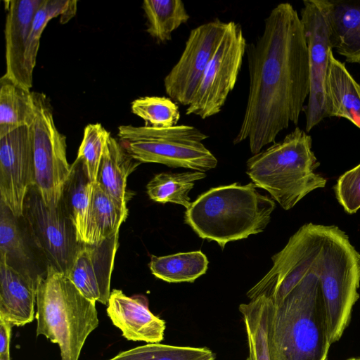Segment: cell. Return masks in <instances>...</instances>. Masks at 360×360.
<instances>
[{
    "label": "cell",
    "instance_id": "cell-1",
    "mask_svg": "<svg viewBox=\"0 0 360 360\" xmlns=\"http://www.w3.org/2000/svg\"><path fill=\"white\" fill-rule=\"evenodd\" d=\"M249 89L244 116L233 139H248L255 155L275 142L290 122L297 124L309 94L307 41L297 11L276 5L264 19L262 34L246 47Z\"/></svg>",
    "mask_w": 360,
    "mask_h": 360
},
{
    "label": "cell",
    "instance_id": "cell-2",
    "mask_svg": "<svg viewBox=\"0 0 360 360\" xmlns=\"http://www.w3.org/2000/svg\"><path fill=\"white\" fill-rule=\"evenodd\" d=\"M254 183L212 188L186 209L184 221L202 239L223 249L231 241L262 232L275 209L274 200L261 194Z\"/></svg>",
    "mask_w": 360,
    "mask_h": 360
},
{
    "label": "cell",
    "instance_id": "cell-3",
    "mask_svg": "<svg viewBox=\"0 0 360 360\" xmlns=\"http://www.w3.org/2000/svg\"><path fill=\"white\" fill-rule=\"evenodd\" d=\"M35 317L37 336L58 344L61 360H78L86 338L98 326L96 302L50 265L37 277Z\"/></svg>",
    "mask_w": 360,
    "mask_h": 360
},
{
    "label": "cell",
    "instance_id": "cell-4",
    "mask_svg": "<svg viewBox=\"0 0 360 360\" xmlns=\"http://www.w3.org/2000/svg\"><path fill=\"white\" fill-rule=\"evenodd\" d=\"M311 143V137L296 127L282 141L249 158L246 173L256 186L268 191L284 210H290L326 184V179L314 172L320 163Z\"/></svg>",
    "mask_w": 360,
    "mask_h": 360
},
{
    "label": "cell",
    "instance_id": "cell-5",
    "mask_svg": "<svg viewBox=\"0 0 360 360\" xmlns=\"http://www.w3.org/2000/svg\"><path fill=\"white\" fill-rule=\"evenodd\" d=\"M119 141L127 153L141 163L206 172L217 160L202 141L208 136L198 128L177 124L169 128L120 125Z\"/></svg>",
    "mask_w": 360,
    "mask_h": 360
},
{
    "label": "cell",
    "instance_id": "cell-6",
    "mask_svg": "<svg viewBox=\"0 0 360 360\" xmlns=\"http://www.w3.org/2000/svg\"><path fill=\"white\" fill-rule=\"evenodd\" d=\"M34 118L29 127L32 140L34 184L47 206L57 205L71 172L66 137L57 129L46 96L32 91Z\"/></svg>",
    "mask_w": 360,
    "mask_h": 360
},
{
    "label": "cell",
    "instance_id": "cell-7",
    "mask_svg": "<svg viewBox=\"0 0 360 360\" xmlns=\"http://www.w3.org/2000/svg\"><path fill=\"white\" fill-rule=\"evenodd\" d=\"M22 218L46 266L67 275L82 243L62 200L56 206H47L32 186L25 200Z\"/></svg>",
    "mask_w": 360,
    "mask_h": 360
},
{
    "label": "cell",
    "instance_id": "cell-8",
    "mask_svg": "<svg viewBox=\"0 0 360 360\" xmlns=\"http://www.w3.org/2000/svg\"><path fill=\"white\" fill-rule=\"evenodd\" d=\"M247 45L241 25L234 21L228 22L221 40L186 110L187 115L206 119L220 112L237 82Z\"/></svg>",
    "mask_w": 360,
    "mask_h": 360
},
{
    "label": "cell",
    "instance_id": "cell-9",
    "mask_svg": "<svg viewBox=\"0 0 360 360\" xmlns=\"http://www.w3.org/2000/svg\"><path fill=\"white\" fill-rule=\"evenodd\" d=\"M300 20L307 41L309 94L306 108V132L328 117L325 84L333 51L328 21L321 0H305Z\"/></svg>",
    "mask_w": 360,
    "mask_h": 360
},
{
    "label": "cell",
    "instance_id": "cell-10",
    "mask_svg": "<svg viewBox=\"0 0 360 360\" xmlns=\"http://www.w3.org/2000/svg\"><path fill=\"white\" fill-rule=\"evenodd\" d=\"M227 24L216 18L191 31L179 60L164 79L166 94L176 103H191Z\"/></svg>",
    "mask_w": 360,
    "mask_h": 360
},
{
    "label": "cell",
    "instance_id": "cell-11",
    "mask_svg": "<svg viewBox=\"0 0 360 360\" xmlns=\"http://www.w3.org/2000/svg\"><path fill=\"white\" fill-rule=\"evenodd\" d=\"M34 184L32 140L29 127L0 137V197L17 217H21L25 198Z\"/></svg>",
    "mask_w": 360,
    "mask_h": 360
},
{
    "label": "cell",
    "instance_id": "cell-12",
    "mask_svg": "<svg viewBox=\"0 0 360 360\" xmlns=\"http://www.w3.org/2000/svg\"><path fill=\"white\" fill-rule=\"evenodd\" d=\"M119 232L94 244L82 243L67 274L81 294L92 302L106 304L119 247Z\"/></svg>",
    "mask_w": 360,
    "mask_h": 360
},
{
    "label": "cell",
    "instance_id": "cell-13",
    "mask_svg": "<svg viewBox=\"0 0 360 360\" xmlns=\"http://www.w3.org/2000/svg\"><path fill=\"white\" fill-rule=\"evenodd\" d=\"M44 0H11L6 6L5 56L6 75L15 82L30 89L33 79L27 73L25 54L32 22Z\"/></svg>",
    "mask_w": 360,
    "mask_h": 360
},
{
    "label": "cell",
    "instance_id": "cell-14",
    "mask_svg": "<svg viewBox=\"0 0 360 360\" xmlns=\"http://www.w3.org/2000/svg\"><path fill=\"white\" fill-rule=\"evenodd\" d=\"M106 311L128 340L159 343L164 338L165 321L150 311L144 295L128 297L121 290L113 289Z\"/></svg>",
    "mask_w": 360,
    "mask_h": 360
},
{
    "label": "cell",
    "instance_id": "cell-15",
    "mask_svg": "<svg viewBox=\"0 0 360 360\" xmlns=\"http://www.w3.org/2000/svg\"><path fill=\"white\" fill-rule=\"evenodd\" d=\"M37 293V279L16 270L0 257V318L17 326L32 322Z\"/></svg>",
    "mask_w": 360,
    "mask_h": 360
},
{
    "label": "cell",
    "instance_id": "cell-16",
    "mask_svg": "<svg viewBox=\"0 0 360 360\" xmlns=\"http://www.w3.org/2000/svg\"><path fill=\"white\" fill-rule=\"evenodd\" d=\"M321 1L332 48L347 62L360 65V1Z\"/></svg>",
    "mask_w": 360,
    "mask_h": 360
},
{
    "label": "cell",
    "instance_id": "cell-17",
    "mask_svg": "<svg viewBox=\"0 0 360 360\" xmlns=\"http://www.w3.org/2000/svg\"><path fill=\"white\" fill-rule=\"evenodd\" d=\"M325 91L328 117L347 119L360 129V84L345 63L334 57L333 51L330 54Z\"/></svg>",
    "mask_w": 360,
    "mask_h": 360
},
{
    "label": "cell",
    "instance_id": "cell-18",
    "mask_svg": "<svg viewBox=\"0 0 360 360\" xmlns=\"http://www.w3.org/2000/svg\"><path fill=\"white\" fill-rule=\"evenodd\" d=\"M141 162L133 159L116 139L110 136L101 161L96 183L109 195L127 205V179Z\"/></svg>",
    "mask_w": 360,
    "mask_h": 360
},
{
    "label": "cell",
    "instance_id": "cell-19",
    "mask_svg": "<svg viewBox=\"0 0 360 360\" xmlns=\"http://www.w3.org/2000/svg\"><path fill=\"white\" fill-rule=\"evenodd\" d=\"M128 216L127 205L105 192L96 182L93 186L88 212L85 243H100L119 232Z\"/></svg>",
    "mask_w": 360,
    "mask_h": 360
},
{
    "label": "cell",
    "instance_id": "cell-20",
    "mask_svg": "<svg viewBox=\"0 0 360 360\" xmlns=\"http://www.w3.org/2000/svg\"><path fill=\"white\" fill-rule=\"evenodd\" d=\"M2 202L0 204V257L20 272L37 279L32 252L29 249L26 227ZM23 220V219H22ZM24 222V221H23Z\"/></svg>",
    "mask_w": 360,
    "mask_h": 360
},
{
    "label": "cell",
    "instance_id": "cell-21",
    "mask_svg": "<svg viewBox=\"0 0 360 360\" xmlns=\"http://www.w3.org/2000/svg\"><path fill=\"white\" fill-rule=\"evenodd\" d=\"M34 115L30 89L4 75L0 79V137L21 127H30Z\"/></svg>",
    "mask_w": 360,
    "mask_h": 360
},
{
    "label": "cell",
    "instance_id": "cell-22",
    "mask_svg": "<svg viewBox=\"0 0 360 360\" xmlns=\"http://www.w3.org/2000/svg\"><path fill=\"white\" fill-rule=\"evenodd\" d=\"M94 184L89 179L82 162L76 159L71 165L70 174L60 200L75 226L77 239L81 243H85Z\"/></svg>",
    "mask_w": 360,
    "mask_h": 360
},
{
    "label": "cell",
    "instance_id": "cell-23",
    "mask_svg": "<svg viewBox=\"0 0 360 360\" xmlns=\"http://www.w3.org/2000/svg\"><path fill=\"white\" fill-rule=\"evenodd\" d=\"M274 304L259 296L239 306L247 333L249 355L247 360H271L269 346V330Z\"/></svg>",
    "mask_w": 360,
    "mask_h": 360
},
{
    "label": "cell",
    "instance_id": "cell-24",
    "mask_svg": "<svg viewBox=\"0 0 360 360\" xmlns=\"http://www.w3.org/2000/svg\"><path fill=\"white\" fill-rule=\"evenodd\" d=\"M148 266L155 277L166 282L193 283L206 273L208 259L198 250L160 257L151 255Z\"/></svg>",
    "mask_w": 360,
    "mask_h": 360
},
{
    "label": "cell",
    "instance_id": "cell-25",
    "mask_svg": "<svg viewBox=\"0 0 360 360\" xmlns=\"http://www.w3.org/2000/svg\"><path fill=\"white\" fill-rule=\"evenodd\" d=\"M146 32L159 44L172 39V32L190 18L181 0H144Z\"/></svg>",
    "mask_w": 360,
    "mask_h": 360
},
{
    "label": "cell",
    "instance_id": "cell-26",
    "mask_svg": "<svg viewBox=\"0 0 360 360\" xmlns=\"http://www.w3.org/2000/svg\"><path fill=\"white\" fill-rule=\"evenodd\" d=\"M205 176V172L198 171L181 173L162 172L155 174L148 183L147 193L155 202H172L188 209L191 205L189 192L196 181Z\"/></svg>",
    "mask_w": 360,
    "mask_h": 360
},
{
    "label": "cell",
    "instance_id": "cell-27",
    "mask_svg": "<svg viewBox=\"0 0 360 360\" xmlns=\"http://www.w3.org/2000/svg\"><path fill=\"white\" fill-rule=\"evenodd\" d=\"M215 357L206 347L148 343L122 352L108 360H215Z\"/></svg>",
    "mask_w": 360,
    "mask_h": 360
},
{
    "label": "cell",
    "instance_id": "cell-28",
    "mask_svg": "<svg viewBox=\"0 0 360 360\" xmlns=\"http://www.w3.org/2000/svg\"><path fill=\"white\" fill-rule=\"evenodd\" d=\"M134 114L141 117L146 127L169 128L176 126L180 119L176 102L165 96H143L132 101Z\"/></svg>",
    "mask_w": 360,
    "mask_h": 360
},
{
    "label": "cell",
    "instance_id": "cell-29",
    "mask_svg": "<svg viewBox=\"0 0 360 360\" xmlns=\"http://www.w3.org/2000/svg\"><path fill=\"white\" fill-rule=\"evenodd\" d=\"M110 136V132L100 123L89 124L84 129L76 159L82 162L92 183L96 182L101 161Z\"/></svg>",
    "mask_w": 360,
    "mask_h": 360
},
{
    "label": "cell",
    "instance_id": "cell-30",
    "mask_svg": "<svg viewBox=\"0 0 360 360\" xmlns=\"http://www.w3.org/2000/svg\"><path fill=\"white\" fill-rule=\"evenodd\" d=\"M68 3L69 0H44L35 14L25 54L26 69L32 79L42 32L50 20L63 15Z\"/></svg>",
    "mask_w": 360,
    "mask_h": 360
},
{
    "label": "cell",
    "instance_id": "cell-31",
    "mask_svg": "<svg viewBox=\"0 0 360 360\" xmlns=\"http://www.w3.org/2000/svg\"><path fill=\"white\" fill-rule=\"evenodd\" d=\"M334 191L346 212L353 214L360 209V164L339 177Z\"/></svg>",
    "mask_w": 360,
    "mask_h": 360
},
{
    "label": "cell",
    "instance_id": "cell-32",
    "mask_svg": "<svg viewBox=\"0 0 360 360\" xmlns=\"http://www.w3.org/2000/svg\"><path fill=\"white\" fill-rule=\"evenodd\" d=\"M12 326L10 322L0 318V356L10 354Z\"/></svg>",
    "mask_w": 360,
    "mask_h": 360
},
{
    "label": "cell",
    "instance_id": "cell-33",
    "mask_svg": "<svg viewBox=\"0 0 360 360\" xmlns=\"http://www.w3.org/2000/svg\"><path fill=\"white\" fill-rule=\"evenodd\" d=\"M0 360H11V356H10V354L6 355V356H0Z\"/></svg>",
    "mask_w": 360,
    "mask_h": 360
},
{
    "label": "cell",
    "instance_id": "cell-34",
    "mask_svg": "<svg viewBox=\"0 0 360 360\" xmlns=\"http://www.w3.org/2000/svg\"><path fill=\"white\" fill-rule=\"evenodd\" d=\"M347 360H360V356L349 358V359H347Z\"/></svg>",
    "mask_w": 360,
    "mask_h": 360
}]
</instances>
